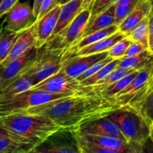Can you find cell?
Listing matches in <instances>:
<instances>
[{
	"mask_svg": "<svg viewBox=\"0 0 153 153\" xmlns=\"http://www.w3.org/2000/svg\"><path fill=\"white\" fill-rule=\"evenodd\" d=\"M120 108L115 99L105 98L91 91L33 106L22 114L48 118L61 128L75 131L85 124L108 116Z\"/></svg>",
	"mask_w": 153,
	"mask_h": 153,
	"instance_id": "obj_1",
	"label": "cell"
},
{
	"mask_svg": "<svg viewBox=\"0 0 153 153\" xmlns=\"http://www.w3.org/2000/svg\"><path fill=\"white\" fill-rule=\"evenodd\" d=\"M0 127L20 136L34 146L61 128L48 118L22 113L0 117Z\"/></svg>",
	"mask_w": 153,
	"mask_h": 153,
	"instance_id": "obj_2",
	"label": "cell"
},
{
	"mask_svg": "<svg viewBox=\"0 0 153 153\" xmlns=\"http://www.w3.org/2000/svg\"><path fill=\"white\" fill-rule=\"evenodd\" d=\"M108 117L118 126L130 143L145 146L149 139V125L137 111L120 108L110 114Z\"/></svg>",
	"mask_w": 153,
	"mask_h": 153,
	"instance_id": "obj_3",
	"label": "cell"
},
{
	"mask_svg": "<svg viewBox=\"0 0 153 153\" xmlns=\"http://www.w3.org/2000/svg\"><path fill=\"white\" fill-rule=\"evenodd\" d=\"M153 91V63L140 69L131 83L114 97L121 108L137 111L146 96Z\"/></svg>",
	"mask_w": 153,
	"mask_h": 153,
	"instance_id": "obj_4",
	"label": "cell"
},
{
	"mask_svg": "<svg viewBox=\"0 0 153 153\" xmlns=\"http://www.w3.org/2000/svg\"><path fill=\"white\" fill-rule=\"evenodd\" d=\"M69 96L73 95L54 94L46 91L29 89L9 98L0 100V117L22 113L33 106L45 104Z\"/></svg>",
	"mask_w": 153,
	"mask_h": 153,
	"instance_id": "obj_5",
	"label": "cell"
},
{
	"mask_svg": "<svg viewBox=\"0 0 153 153\" xmlns=\"http://www.w3.org/2000/svg\"><path fill=\"white\" fill-rule=\"evenodd\" d=\"M64 56L65 53L61 49L48 47L46 45L37 49L35 62L25 73L32 79L34 86L60 71Z\"/></svg>",
	"mask_w": 153,
	"mask_h": 153,
	"instance_id": "obj_6",
	"label": "cell"
},
{
	"mask_svg": "<svg viewBox=\"0 0 153 153\" xmlns=\"http://www.w3.org/2000/svg\"><path fill=\"white\" fill-rule=\"evenodd\" d=\"M91 13V9L89 7L84 8L59 35L49 40L45 45L50 48L63 49L66 55L82 38V34L89 22Z\"/></svg>",
	"mask_w": 153,
	"mask_h": 153,
	"instance_id": "obj_7",
	"label": "cell"
},
{
	"mask_svg": "<svg viewBox=\"0 0 153 153\" xmlns=\"http://www.w3.org/2000/svg\"><path fill=\"white\" fill-rule=\"evenodd\" d=\"M32 153H81L74 131L61 128L34 146Z\"/></svg>",
	"mask_w": 153,
	"mask_h": 153,
	"instance_id": "obj_8",
	"label": "cell"
},
{
	"mask_svg": "<svg viewBox=\"0 0 153 153\" xmlns=\"http://www.w3.org/2000/svg\"><path fill=\"white\" fill-rule=\"evenodd\" d=\"M31 89L46 91L54 94L82 95L91 91L86 88H82L76 79L67 76L61 69L60 71L50 77L33 86Z\"/></svg>",
	"mask_w": 153,
	"mask_h": 153,
	"instance_id": "obj_9",
	"label": "cell"
},
{
	"mask_svg": "<svg viewBox=\"0 0 153 153\" xmlns=\"http://www.w3.org/2000/svg\"><path fill=\"white\" fill-rule=\"evenodd\" d=\"M37 55V49L33 47L19 58L5 64H0V89L25 74L35 62Z\"/></svg>",
	"mask_w": 153,
	"mask_h": 153,
	"instance_id": "obj_10",
	"label": "cell"
},
{
	"mask_svg": "<svg viewBox=\"0 0 153 153\" xmlns=\"http://www.w3.org/2000/svg\"><path fill=\"white\" fill-rule=\"evenodd\" d=\"M4 16V26L16 32H20L29 28L35 22L32 7L28 1L25 2L17 1Z\"/></svg>",
	"mask_w": 153,
	"mask_h": 153,
	"instance_id": "obj_11",
	"label": "cell"
},
{
	"mask_svg": "<svg viewBox=\"0 0 153 153\" xmlns=\"http://www.w3.org/2000/svg\"><path fill=\"white\" fill-rule=\"evenodd\" d=\"M75 133L81 138L97 143L111 150L112 153H141L144 151V146L143 145L125 141L114 136L80 134L76 131Z\"/></svg>",
	"mask_w": 153,
	"mask_h": 153,
	"instance_id": "obj_12",
	"label": "cell"
},
{
	"mask_svg": "<svg viewBox=\"0 0 153 153\" xmlns=\"http://www.w3.org/2000/svg\"><path fill=\"white\" fill-rule=\"evenodd\" d=\"M108 56V52H105L88 55L67 57L63 61L61 70L70 77L76 79L91 66Z\"/></svg>",
	"mask_w": 153,
	"mask_h": 153,
	"instance_id": "obj_13",
	"label": "cell"
},
{
	"mask_svg": "<svg viewBox=\"0 0 153 153\" xmlns=\"http://www.w3.org/2000/svg\"><path fill=\"white\" fill-rule=\"evenodd\" d=\"M75 131L80 134L93 135L114 136L128 142L118 126L111 120L109 119L108 116L88 123Z\"/></svg>",
	"mask_w": 153,
	"mask_h": 153,
	"instance_id": "obj_14",
	"label": "cell"
},
{
	"mask_svg": "<svg viewBox=\"0 0 153 153\" xmlns=\"http://www.w3.org/2000/svg\"><path fill=\"white\" fill-rule=\"evenodd\" d=\"M61 11V5L57 4L50 12L40 18L36 22V44L37 49L46 44L52 36L56 26Z\"/></svg>",
	"mask_w": 153,
	"mask_h": 153,
	"instance_id": "obj_15",
	"label": "cell"
},
{
	"mask_svg": "<svg viewBox=\"0 0 153 153\" xmlns=\"http://www.w3.org/2000/svg\"><path fill=\"white\" fill-rule=\"evenodd\" d=\"M36 44V22H34L29 28L20 31L16 42L7 58L1 64H5L12 60L19 58Z\"/></svg>",
	"mask_w": 153,
	"mask_h": 153,
	"instance_id": "obj_16",
	"label": "cell"
},
{
	"mask_svg": "<svg viewBox=\"0 0 153 153\" xmlns=\"http://www.w3.org/2000/svg\"><path fill=\"white\" fill-rule=\"evenodd\" d=\"M84 8L85 0H70L66 4L61 5V11L56 26L49 40L59 35Z\"/></svg>",
	"mask_w": 153,
	"mask_h": 153,
	"instance_id": "obj_17",
	"label": "cell"
},
{
	"mask_svg": "<svg viewBox=\"0 0 153 153\" xmlns=\"http://www.w3.org/2000/svg\"><path fill=\"white\" fill-rule=\"evenodd\" d=\"M151 6L149 1L139 0L134 10L128 15L126 19L118 25V31L123 34H127L145 17L150 13Z\"/></svg>",
	"mask_w": 153,
	"mask_h": 153,
	"instance_id": "obj_18",
	"label": "cell"
},
{
	"mask_svg": "<svg viewBox=\"0 0 153 153\" xmlns=\"http://www.w3.org/2000/svg\"><path fill=\"white\" fill-rule=\"evenodd\" d=\"M126 35L123 34L120 31H117L116 32L114 33L111 35L108 36V37L103 38L102 40H99V41L95 42V43H92L91 45L85 46V47L82 48V49H79L78 51L75 52L72 55H69L67 57L70 56H79V55H92V54H97L101 53V52H108L110 48H111L119 40H122V39L125 38ZM66 57V58H67Z\"/></svg>",
	"mask_w": 153,
	"mask_h": 153,
	"instance_id": "obj_19",
	"label": "cell"
},
{
	"mask_svg": "<svg viewBox=\"0 0 153 153\" xmlns=\"http://www.w3.org/2000/svg\"><path fill=\"white\" fill-rule=\"evenodd\" d=\"M114 10L115 4H114L105 10L100 13L98 16L94 18L91 22H88L86 28L82 34V38L85 36L95 32V31H100V30L104 29L108 27L115 25Z\"/></svg>",
	"mask_w": 153,
	"mask_h": 153,
	"instance_id": "obj_20",
	"label": "cell"
},
{
	"mask_svg": "<svg viewBox=\"0 0 153 153\" xmlns=\"http://www.w3.org/2000/svg\"><path fill=\"white\" fill-rule=\"evenodd\" d=\"M140 70H135L131 73L126 76L125 77L122 78L120 80L117 81V82H114V83L110 84L108 85L102 87L100 88H97V89H92V88H88L92 92L96 93V94H99V95L102 96L103 97L109 99H114V97L117 95L119 93H120L124 88H126L131 81L133 80L136 75L137 74L138 71Z\"/></svg>",
	"mask_w": 153,
	"mask_h": 153,
	"instance_id": "obj_21",
	"label": "cell"
},
{
	"mask_svg": "<svg viewBox=\"0 0 153 153\" xmlns=\"http://www.w3.org/2000/svg\"><path fill=\"white\" fill-rule=\"evenodd\" d=\"M118 30V25H113L111 26H109L108 28H104V29L100 30V31H95V32L92 33V34H90L88 35L85 36L82 38H81L68 52H67V54L65 55V57L69 56V55H72L73 53H74L75 52L78 51L79 49H82V48L85 47V46H88V45H91L92 43H95V42L99 41V40H102L103 38H105V37H108V36L111 35L114 33L116 32Z\"/></svg>",
	"mask_w": 153,
	"mask_h": 153,
	"instance_id": "obj_22",
	"label": "cell"
},
{
	"mask_svg": "<svg viewBox=\"0 0 153 153\" xmlns=\"http://www.w3.org/2000/svg\"><path fill=\"white\" fill-rule=\"evenodd\" d=\"M33 86L34 82L32 79L30 77L29 75L25 73L14 82L0 89V100L9 98L19 93L28 91Z\"/></svg>",
	"mask_w": 153,
	"mask_h": 153,
	"instance_id": "obj_23",
	"label": "cell"
},
{
	"mask_svg": "<svg viewBox=\"0 0 153 153\" xmlns=\"http://www.w3.org/2000/svg\"><path fill=\"white\" fill-rule=\"evenodd\" d=\"M152 63H153V52L149 49H145L132 57L122 58L118 64V67L126 70H140Z\"/></svg>",
	"mask_w": 153,
	"mask_h": 153,
	"instance_id": "obj_24",
	"label": "cell"
},
{
	"mask_svg": "<svg viewBox=\"0 0 153 153\" xmlns=\"http://www.w3.org/2000/svg\"><path fill=\"white\" fill-rule=\"evenodd\" d=\"M20 32H16L6 28L4 25L0 28V64L4 61L11 50Z\"/></svg>",
	"mask_w": 153,
	"mask_h": 153,
	"instance_id": "obj_25",
	"label": "cell"
},
{
	"mask_svg": "<svg viewBox=\"0 0 153 153\" xmlns=\"http://www.w3.org/2000/svg\"><path fill=\"white\" fill-rule=\"evenodd\" d=\"M34 145L14 139H0V153H28L32 152Z\"/></svg>",
	"mask_w": 153,
	"mask_h": 153,
	"instance_id": "obj_26",
	"label": "cell"
},
{
	"mask_svg": "<svg viewBox=\"0 0 153 153\" xmlns=\"http://www.w3.org/2000/svg\"><path fill=\"white\" fill-rule=\"evenodd\" d=\"M122 58H117V59H114L108 64H106L105 66L100 69L99 71L94 73L93 76H90V77L87 78L85 80L79 82V85L82 88H90L96 84L98 83L100 81L102 80L104 78H105L108 75L110 74L113 70H114L117 67H118V64L120 62Z\"/></svg>",
	"mask_w": 153,
	"mask_h": 153,
	"instance_id": "obj_27",
	"label": "cell"
},
{
	"mask_svg": "<svg viewBox=\"0 0 153 153\" xmlns=\"http://www.w3.org/2000/svg\"><path fill=\"white\" fill-rule=\"evenodd\" d=\"M148 32H149V15L145 16L126 37L132 42L138 43L148 49Z\"/></svg>",
	"mask_w": 153,
	"mask_h": 153,
	"instance_id": "obj_28",
	"label": "cell"
},
{
	"mask_svg": "<svg viewBox=\"0 0 153 153\" xmlns=\"http://www.w3.org/2000/svg\"><path fill=\"white\" fill-rule=\"evenodd\" d=\"M116 0H85V8L91 9V17L89 22L100 13L114 4Z\"/></svg>",
	"mask_w": 153,
	"mask_h": 153,
	"instance_id": "obj_29",
	"label": "cell"
},
{
	"mask_svg": "<svg viewBox=\"0 0 153 153\" xmlns=\"http://www.w3.org/2000/svg\"><path fill=\"white\" fill-rule=\"evenodd\" d=\"M135 70H126V69L120 68V67H117L114 70L111 72L109 75H108L105 78L102 79V80L100 81L98 83L96 84L95 85L92 87H90L88 88H92V89H97V88H102V87L108 85L110 84L114 83V82H117V81L120 80L122 78L125 77L128 74L131 73Z\"/></svg>",
	"mask_w": 153,
	"mask_h": 153,
	"instance_id": "obj_30",
	"label": "cell"
},
{
	"mask_svg": "<svg viewBox=\"0 0 153 153\" xmlns=\"http://www.w3.org/2000/svg\"><path fill=\"white\" fill-rule=\"evenodd\" d=\"M145 120L150 124L153 122V91L142 101L137 109Z\"/></svg>",
	"mask_w": 153,
	"mask_h": 153,
	"instance_id": "obj_31",
	"label": "cell"
},
{
	"mask_svg": "<svg viewBox=\"0 0 153 153\" xmlns=\"http://www.w3.org/2000/svg\"><path fill=\"white\" fill-rule=\"evenodd\" d=\"M131 43H132V41L127 37L119 40L111 48L108 49V56L114 58V59L123 58L126 51L128 49V46L131 44Z\"/></svg>",
	"mask_w": 153,
	"mask_h": 153,
	"instance_id": "obj_32",
	"label": "cell"
},
{
	"mask_svg": "<svg viewBox=\"0 0 153 153\" xmlns=\"http://www.w3.org/2000/svg\"><path fill=\"white\" fill-rule=\"evenodd\" d=\"M137 4H115L114 19L115 25H120L124 19L128 16V15L134 10Z\"/></svg>",
	"mask_w": 153,
	"mask_h": 153,
	"instance_id": "obj_33",
	"label": "cell"
},
{
	"mask_svg": "<svg viewBox=\"0 0 153 153\" xmlns=\"http://www.w3.org/2000/svg\"><path fill=\"white\" fill-rule=\"evenodd\" d=\"M113 60H114V58H111V57H109V56L106 57L105 58H104V59L98 61V62L96 63L95 64H94V65L91 66V67H90V68H88L86 71H85L83 73H82V74H81L80 76H78L76 79L79 82L85 80V79H86L87 78L93 76L94 73H97V72L99 71L100 69L102 68L104 66H105L106 64H108L109 62H111V61H113Z\"/></svg>",
	"mask_w": 153,
	"mask_h": 153,
	"instance_id": "obj_34",
	"label": "cell"
},
{
	"mask_svg": "<svg viewBox=\"0 0 153 153\" xmlns=\"http://www.w3.org/2000/svg\"><path fill=\"white\" fill-rule=\"evenodd\" d=\"M57 4H57L56 0H43L40 6L38 13H37V16L36 17L35 20H38L40 18H42L45 15L47 14Z\"/></svg>",
	"mask_w": 153,
	"mask_h": 153,
	"instance_id": "obj_35",
	"label": "cell"
},
{
	"mask_svg": "<svg viewBox=\"0 0 153 153\" xmlns=\"http://www.w3.org/2000/svg\"><path fill=\"white\" fill-rule=\"evenodd\" d=\"M145 49H147L144 47L143 46H142L141 44L138 43H135V42H132L131 44L128 47V49L126 51L125 54H124L123 58H130V57H132L134 55H137V54L140 53V52H143Z\"/></svg>",
	"mask_w": 153,
	"mask_h": 153,
	"instance_id": "obj_36",
	"label": "cell"
},
{
	"mask_svg": "<svg viewBox=\"0 0 153 153\" xmlns=\"http://www.w3.org/2000/svg\"><path fill=\"white\" fill-rule=\"evenodd\" d=\"M6 138L14 139V140H21V141L28 142L26 140L22 138V137H20V136L17 135V134H14V133L11 132V131H9L8 130L4 129V128H1V127H0V139H6Z\"/></svg>",
	"mask_w": 153,
	"mask_h": 153,
	"instance_id": "obj_37",
	"label": "cell"
},
{
	"mask_svg": "<svg viewBox=\"0 0 153 153\" xmlns=\"http://www.w3.org/2000/svg\"><path fill=\"white\" fill-rule=\"evenodd\" d=\"M148 49L153 52V13L149 14V32H148Z\"/></svg>",
	"mask_w": 153,
	"mask_h": 153,
	"instance_id": "obj_38",
	"label": "cell"
},
{
	"mask_svg": "<svg viewBox=\"0 0 153 153\" xmlns=\"http://www.w3.org/2000/svg\"><path fill=\"white\" fill-rule=\"evenodd\" d=\"M19 1V0H1L0 4V18L4 16L6 12Z\"/></svg>",
	"mask_w": 153,
	"mask_h": 153,
	"instance_id": "obj_39",
	"label": "cell"
},
{
	"mask_svg": "<svg viewBox=\"0 0 153 153\" xmlns=\"http://www.w3.org/2000/svg\"><path fill=\"white\" fill-rule=\"evenodd\" d=\"M43 0H34V4H33V7H32V10H33V13H34V17H37V13H38V10L39 8H40V6L41 4L42 1Z\"/></svg>",
	"mask_w": 153,
	"mask_h": 153,
	"instance_id": "obj_40",
	"label": "cell"
},
{
	"mask_svg": "<svg viewBox=\"0 0 153 153\" xmlns=\"http://www.w3.org/2000/svg\"><path fill=\"white\" fill-rule=\"evenodd\" d=\"M139 0H116L114 4H137Z\"/></svg>",
	"mask_w": 153,
	"mask_h": 153,
	"instance_id": "obj_41",
	"label": "cell"
},
{
	"mask_svg": "<svg viewBox=\"0 0 153 153\" xmlns=\"http://www.w3.org/2000/svg\"><path fill=\"white\" fill-rule=\"evenodd\" d=\"M149 139L153 142V122L149 124Z\"/></svg>",
	"mask_w": 153,
	"mask_h": 153,
	"instance_id": "obj_42",
	"label": "cell"
},
{
	"mask_svg": "<svg viewBox=\"0 0 153 153\" xmlns=\"http://www.w3.org/2000/svg\"><path fill=\"white\" fill-rule=\"evenodd\" d=\"M70 0H56L57 4H59V5H63V4H66L67 2L70 1Z\"/></svg>",
	"mask_w": 153,
	"mask_h": 153,
	"instance_id": "obj_43",
	"label": "cell"
},
{
	"mask_svg": "<svg viewBox=\"0 0 153 153\" xmlns=\"http://www.w3.org/2000/svg\"><path fill=\"white\" fill-rule=\"evenodd\" d=\"M149 2H150V6H151L150 13H153V0H149Z\"/></svg>",
	"mask_w": 153,
	"mask_h": 153,
	"instance_id": "obj_44",
	"label": "cell"
},
{
	"mask_svg": "<svg viewBox=\"0 0 153 153\" xmlns=\"http://www.w3.org/2000/svg\"><path fill=\"white\" fill-rule=\"evenodd\" d=\"M1 0H0V4H1Z\"/></svg>",
	"mask_w": 153,
	"mask_h": 153,
	"instance_id": "obj_45",
	"label": "cell"
},
{
	"mask_svg": "<svg viewBox=\"0 0 153 153\" xmlns=\"http://www.w3.org/2000/svg\"><path fill=\"white\" fill-rule=\"evenodd\" d=\"M143 1H149V0H143Z\"/></svg>",
	"mask_w": 153,
	"mask_h": 153,
	"instance_id": "obj_46",
	"label": "cell"
}]
</instances>
